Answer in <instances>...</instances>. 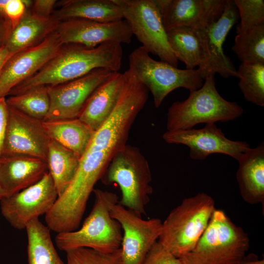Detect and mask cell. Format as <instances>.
<instances>
[{
  "label": "cell",
  "instance_id": "obj_23",
  "mask_svg": "<svg viewBox=\"0 0 264 264\" xmlns=\"http://www.w3.org/2000/svg\"><path fill=\"white\" fill-rule=\"evenodd\" d=\"M44 129L51 140L73 152L83 154L94 132L79 118L42 121Z\"/></svg>",
  "mask_w": 264,
  "mask_h": 264
},
{
  "label": "cell",
  "instance_id": "obj_7",
  "mask_svg": "<svg viewBox=\"0 0 264 264\" xmlns=\"http://www.w3.org/2000/svg\"><path fill=\"white\" fill-rule=\"evenodd\" d=\"M129 63V69L152 93L156 108L174 90L183 88L192 92L203 83L197 69H179L165 62L156 61L142 45L130 53Z\"/></svg>",
  "mask_w": 264,
  "mask_h": 264
},
{
  "label": "cell",
  "instance_id": "obj_9",
  "mask_svg": "<svg viewBox=\"0 0 264 264\" xmlns=\"http://www.w3.org/2000/svg\"><path fill=\"white\" fill-rule=\"evenodd\" d=\"M234 0H225L222 13L216 21L195 29L200 45V59L198 70L204 80L218 73L223 78L237 77V69L224 53L223 44L232 27L238 21Z\"/></svg>",
  "mask_w": 264,
  "mask_h": 264
},
{
  "label": "cell",
  "instance_id": "obj_35",
  "mask_svg": "<svg viewBox=\"0 0 264 264\" xmlns=\"http://www.w3.org/2000/svg\"><path fill=\"white\" fill-rule=\"evenodd\" d=\"M56 3L55 0H36L33 1L30 8L37 14L44 17H50Z\"/></svg>",
  "mask_w": 264,
  "mask_h": 264
},
{
  "label": "cell",
  "instance_id": "obj_26",
  "mask_svg": "<svg viewBox=\"0 0 264 264\" xmlns=\"http://www.w3.org/2000/svg\"><path fill=\"white\" fill-rule=\"evenodd\" d=\"M166 32L169 44L177 60L184 63L187 69L198 67L200 59V45L195 29L183 26Z\"/></svg>",
  "mask_w": 264,
  "mask_h": 264
},
{
  "label": "cell",
  "instance_id": "obj_5",
  "mask_svg": "<svg viewBox=\"0 0 264 264\" xmlns=\"http://www.w3.org/2000/svg\"><path fill=\"white\" fill-rule=\"evenodd\" d=\"M249 248V239L225 212L216 209L194 248L179 258L182 264H236Z\"/></svg>",
  "mask_w": 264,
  "mask_h": 264
},
{
  "label": "cell",
  "instance_id": "obj_37",
  "mask_svg": "<svg viewBox=\"0 0 264 264\" xmlns=\"http://www.w3.org/2000/svg\"><path fill=\"white\" fill-rule=\"evenodd\" d=\"M13 55L4 44L0 47V73L8 61Z\"/></svg>",
  "mask_w": 264,
  "mask_h": 264
},
{
  "label": "cell",
  "instance_id": "obj_18",
  "mask_svg": "<svg viewBox=\"0 0 264 264\" xmlns=\"http://www.w3.org/2000/svg\"><path fill=\"white\" fill-rule=\"evenodd\" d=\"M48 172L46 160L30 156H1L0 184L6 197L38 182Z\"/></svg>",
  "mask_w": 264,
  "mask_h": 264
},
{
  "label": "cell",
  "instance_id": "obj_40",
  "mask_svg": "<svg viewBox=\"0 0 264 264\" xmlns=\"http://www.w3.org/2000/svg\"><path fill=\"white\" fill-rule=\"evenodd\" d=\"M6 197V194L0 184V200Z\"/></svg>",
  "mask_w": 264,
  "mask_h": 264
},
{
  "label": "cell",
  "instance_id": "obj_32",
  "mask_svg": "<svg viewBox=\"0 0 264 264\" xmlns=\"http://www.w3.org/2000/svg\"><path fill=\"white\" fill-rule=\"evenodd\" d=\"M142 264H182L179 259L158 241L152 247Z\"/></svg>",
  "mask_w": 264,
  "mask_h": 264
},
{
  "label": "cell",
  "instance_id": "obj_41",
  "mask_svg": "<svg viewBox=\"0 0 264 264\" xmlns=\"http://www.w3.org/2000/svg\"><path fill=\"white\" fill-rule=\"evenodd\" d=\"M1 160V157H0V162Z\"/></svg>",
  "mask_w": 264,
  "mask_h": 264
},
{
  "label": "cell",
  "instance_id": "obj_22",
  "mask_svg": "<svg viewBox=\"0 0 264 264\" xmlns=\"http://www.w3.org/2000/svg\"><path fill=\"white\" fill-rule=\"evenodd\" d=\"M59 6L51 14L59 22L79 19L111 22L123 20L121 8L116 0H66L60 1Z\"/></svg>",
  "mask_w": 264,
  "mask_h": 264
},
{
  "label": "cell",
  "instance_id": "obj_25",
  "mask_svg": "<svg viewBox=\"0 0 264 264\" xmlns=\"http://www.w3.org/2000/svg\"><path fill=\"white\" fill-rule=\"evenodd\" d=\"M25 229L28 264H65L52 242L50 230L38 218L30 221Z\"/></svg>",
  "mask_w": 264,
  "mask_h": 264
},
{
  "label": "cell",
  "instance_id": "obj_34",
  "mask_svg": "<svg viewBox=\"0 0 264 264\" xmlns=\"http://www.w3.org/2000/svg\"><path fill=\"white\" fill-rule=\"evenodd\" d=\"M8 117V106L5 97L0 98V157L2 156Z\"/></svg>",
  "mask_w": 264,
  "mask_h": 264
},
{
  "label": "cell",
  "instance_id": "obj_1",
  "mask_svg": "<svg viewBox=\"0 0 264 264\" xmlns=\"http://www.w3.org/2000/svg\"><path fill=\"white\" fill-rule=\"evenodd\" d=\"M122 58L121 44L117 42H108L92 48L79 44H64L43 68L15 87L9 94H18L41 86L65 83L97 68L118 72Z\"/></svg>",
  "mask_w": 264,
  "mask_h": 264
},
{
  "label": "cell",
  "instance_id": "obj_21",
  "mask_svg": "<svg viewBox=\"0 0 264 264\" xmlns=\"http://www.w3.org/2000/svg\"><path fill=\"white\" fill-rule=\"evenodd\" d=\"M59 22L52 16H42L29 8L4 45L14 55L41 43L55 31Z\"/></svg>",
  "mask_w": 264,
  "mask_h": 264
},
{
  "label": "cell",
  "instance_id": "obj_11",
  "mask_svg": "<svg viewBox=\"0 0 264 264\" xmlns=\"http://www.w3.org/2000/svg\"><path fill=\"white\" fill-rule=\"evenodd\" d=\"M111 217L123 231L121 245L123 264H142L160 235L162 221L158 218L144 220L118 202L110 207Z\"/></svg>",
  "mask_w": 264,
  "mask_h": 264
},
{
  "label": "cell",
  "instance_id": "obj_3",
  "mask_svg": "<svg viewBox=\"0 0 264 264\" xmlns=\"http://www.w3.org/2000/svg\"><path fill=\"white\" fill-rule=\"evenodd\" d=\"M243 113V108L238 103L220 95L214 76L210 75L199 88L190 92L186 99L175 102L169 107L167 131L192 129L200 123L226 122L237 119Z\"/></svg>",
  "mask_w": 264,
  "mask_h": 264
},
{
  "label": "cell",
  "instance_id": "obj_28",
  "mask_svg": "<svg viewBox=\"0 0 264 264\" xmlns=\"http://www.w3.org/2000/svg\"><path fill=\"white\" fill-rule=\"evenodd\" d=\"M232 49L241 63L264 64V23L237 34Z\"/></svg>",
  "mask_w": 264,
  "mask_h": 264
},
{
  "label": "cell",
  "instance_id": "obj_4",
  "mask_svg": "<svg viewBox=\"0 0 264 264\" xmlns=\"http://www.w3.org/2000/svg\"><path fill=\"white\" fill-rule=\"evenodd\" d=\"M215 209V200L205 193L183 199L162 222L158 242L181 257L194 248Z\"/></svg>",
  "mask_w": 264,
  "mask_h": 264
},
{
  "label": "cell",
  "instance_id": "obj_31",
  "mask_svg": "<svg viewBox=\"0 0 264 264\" xmlns=\"http://www.w3.org/2000/svg\"><path fill=\"white\" fill-rule=\"evenodd\" d=\"M66 253L67 264H122L116 252L106 253L88 248L69 250Z\"/></svg>",
  "mask_w": 264,
  "mask_h": 264
},
{
  "label": "cell",
  "instance_id": "obj_16",
  "mask_svg": "<svg viewBox=\"0 0 264 264\" xmlns=\"http://www.w3.org/2000/svg\"><path fill=\"white\" fill-rule=\"evenodd\" d=\"M55 32L63 45L79 44L91 48L108 42L129 44L133 36L124 19L111 22L66 20L59 22Z\"/></svg>",
  "mask_w": 264,
  "mask_h": 264
},
{
  "label": "cell",
  "instance_id": "obj_36",
  "mask_svg": "<svg viewBox=\"0 0 264 264\" xmlns=\"http://www.w3.org/2000/svg\"><path fill=\"white\" fill-rule=\"evenodd\" d=\"M12 31L9 21L0 20V47L4 44Z\"/></svg>",
  "mask_w": 264,
  "mask_h": 264
},
{
  "label": "cell",
  "instance_id": "obj_27",
  "mask_svg": "<svg viewBox=\"0 0 264 264\" xmlns=\"http://www.w3.org/2000/svg\"><path fill=\"white\" fill-rule=\"evenodd\" d=\"M238 86L244 99L264 106V64L241 63L237 70Z\"/></svg>",
  "mask_w": 264,
  "mask_h": 264
},
{
  "label": "cell",
  "instance_id": "obj_24",
  "mask_svg": "<svg viewBox=\"0 0 264 264\" xmlns=\"http://www.w3.org/2000/svg\"><path fill=\"white\" fill-rule=\"evenodd\" d=\"M80 158L73 152L51 140L46 162L58 197L66 191L74 177Z\"/></svg>",
  "mask_w": 264,
  "mask_h": 264
},
{
  "label": "cell",
  "instance_id": "obj_17",
  "mask_svg": "<svg viewBox=\"0 0 264 264\" xmlns=\"http://www.w3.org/2000/svg\"><path fill=\"white\" fill-rule=\"evenodd\" d=\"M166 30L178 27L197 29L217 20L225 0H154Z\"/></svg>",
  "mask_w": 264,
  "mask_h": 264
},
{
  "label": "cell",
  "instance_id": "obj_14",
  "mask_svg": "<svg viewBox=\"0 0 264 264\" xmlns=\"http://www.w3.org/2000/svg\"><path fill=\"white\" fill-rule=\"evenodd\" d=\"M50 141L42 120L8 106L2 156L24 155L46 161Z\"/></svg>",
  "mask_w": 264,
  "mask_h": 264
},
{
  "label": "cell",
  "instance_id": "obj_39",
  "mask_svg": "<svg viewBox=\"0 0 264 264\" xmlns=\"http://www.w3.org/2000/svg\"><path fill=\"white\" fill-rule=\"evenodd\" d=\"M8 0H0V16L4 17L6 18L4 14V9L5 5Z\"/></svg>",
  "mask_w": 264,
  "mask_h": 264
},
{
  "label": "cell",
  "instance_id": "obj_8",
  "mask_svg": "<svg viewBox=\"0 0 264 264\" xmlns=\"http://www.w3.org/2000/svg\"><path fill=\"white\" fill-rule=\"evenodd\" d=\"M133 35L149 52L177 67L178 61L168 42L167 32L154 0H116Z\"/></svg>",
  "mask_w": 264,
  "mask_h": 264
},
{
  "label": "cell",
  "instance_id": "obj_19",
  "mask_svg": "<svg viewBox=\"0 0 264 264\" xmlns=\"http://www.w3.org/2000/svg\"><path fill=\"white\" fill-rule=\"evenodd\" d=\"M123 73L112 72L92 93L78 118L93 131L99 129L112 113L123 88Z\"/></svg>",
  "mask_w": 264,
  "mask_h": 264
},
{
  "label": "cell",
  "instance_id": "obj_10",
  "mask_svg": "<svg viewBox=\"0 0 264 264\" xmlns=\"http://www.w3.org/2000/svg\"><path fill=\"white\" fill-rule=\"evenodd\" d=\"M48 172L37 183L0 200L1 214L14 228L25 229L31 220L46 214L58 198Z\"/></svg>",
  "mask_w": 264,
  "mask_h": 264
},
{
  "label": "cell",
  "instance_id": "obj_29",
  "mask_svg": "<svg viewBox=\"0 0 264 264\" xmlns=\"http://www.w3.org/2000/svg\"><path fill=\"white\" fill-rule=\"evenodd\" d=\"M8 106L23 113L43 121L49 109L47 86L37 87L6 99Z\"/></svg>",
  "mask_w": 264,
  "mask_h": 264
},
{
  "label": "cell",
  "instance_id": "obj_2",
  "mask_svg": "<svg viewBox=\"0 0 264 264\" xmlns=\"http://www.w3.org/2000/svg\"><path fill=\"white\" fill-rule=\"evenodd\" d=\"M92 209L80 229L58 233L55 241L60 250L88 248L102 253H112L121 247L122 230L110 215V207L118 202L115 193L94 189Z\"/></svg>",
  "mask_w": 264,
  "mask_h": 264
},
{
  "label": "cell",
  "instance_id": "obj_13",
  "mask_svg": "<svg viewBox=\"0 0 264 264\" xmlns=\"http://www.w3.org/2000/svg\"><path fill=\"white\" fill-rule=\"evenodd\" d=\"M162 137L167 143L188 146L190 157L196 160H205L210 154L216 153L228 155L238 160L250 147L245 141L227 138L215 123L206 124L200 129L167 131Z\"/></svg>",
  "mask_w": 264,
  "mask_h": 264
},
{
  "label": "cell",
  "instance_id": "obj_30",
  "mask_svg": "<svg viewBox=\"0 0 264 264\" xmlns=\"http://www.w3.org/2000/svg\"><path fill=\"white\" fill-rule=\"evenodd\" d=\"M240 22L236 26V33L244 32L264 23V0H234Z\"/></svg>",
  "mask_w": 264,
  "mask_h": 264
},
{
  "label": "cell",
  "instance_id": "obj_12",
  "mask_svg": "<svg viewBox=\"0 0 264 264\" xmlns=\"http://www.w3.org/2000/svg\"><path fill=\"white\" fill-rule=\"evenodd\" d=\"M112 72L97 68L74 80L47 86L50 106L43 121L78 118L92 93Z\"/></svg>",
  "mask_w": 264,
  "mask_h": 264
},
{
  "label": "cell",
  "instance_id": "obj_15",
  "mask_svg": "<svg viewBox=\"0 0 264 264\" xmlns=\"http://www.w3.org/2000/svg\"><path fill=\"white\" fill-rule=\"evenodd\" d=\"M63 45L54 31L38 44L14 54L0 73V98L38 72Z\"/></svg>",
  "mask_w": 264,
  "mask_h": 264
},
{
  "label": "cell",
  "instance_id": "obj_38",
  "mask_svg": "<svg viewBox=\"0 0 264 264\" xmlns=\"http://www.w3.org/2000/svg\"><path fill=\"white\" fill-rule=\"evenodd\" d=\"M236 264H264V259L258 260L255 254H251L247 257L244 256L241 261Z\"/></svg>",
  "mask_w": 264,
  "mask_h": 264
},
{
  "label": "cell",
  "instance_id": "obj_33",
  "mask_svg": "<svg viewBox=\"0 0 264 264\" xmlns=\"http://www.w3.org/2000/svg\"><path fill=\"white\" fill-rule=\"evenodd\" d=\"M32 2L33 1L28 0H8L4 14L11 24L12 30L17 26L27 9L31 7Z\"/></svg>",
  "mask_w": 264,
  "mask_h": 264
},
{
  "label": "cell",
  "instance_id": "obj_20",
  "mask_svg": "<svg viewBox=\"0 0 264 264\" xmlns=\"http://www.w3.org/2000/svg\"><path fill=\"white\" fill-rule=\"evenodd\" d=\"M236 179L244 201L250 204L264 201V143L249 147L238 159Z\"/></svg>",
  "mask_w": 264,
  "mask_h": 264
},
{
  "label": "cell",
  "instance_id": "obj_6",
  "mask_svg": "<svg viewBox=\"0 0 264 264\" xmlns=\"http://www.w3.org/2000/svg\"><path fill=\"white\" fill-rule=\"evenodd\" d=\"M149 163L140 149L126 144L113 156L101 180L107 185L115 183L122 193L118 203L142 216L153 193Z\"/></svg>",
  "mask_w": 264,
  "mask_h": 264
}]
</instances>
